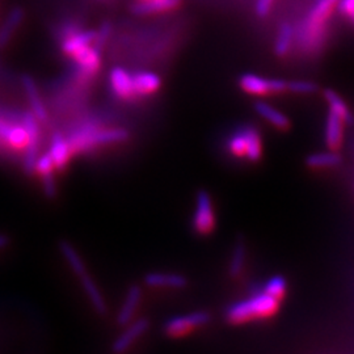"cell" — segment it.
<instances>
[{
    "mask_svg": "<svg viewBox=\"0 0 354 354\" xmlns=\"http://www.w3.org/2000/svg\"><path fill=\"white\" fill-rule=\"evenodd\" d=\"M274 0H256L254 11L259 17H266L270 12Z\"/></svg>",
    "mask_w": 354,
    "mask_h": 354,
    "instance_id": "d6a6232c",
    "label": "cell"
},
{
    "mask_svg": "<svg viewBox=\"0 0 354 354\" xmlns=\"http://www.w3.org/2000/svg\"><path fill=\"white\" fill-rule=\"evenodd\" d=\"M24 16V10L20 7H15L7 13L4 21L0 26V49L6 48L10 44L15 32L23 24Z\"/></svg>",
    "mask_w": 354,
    "mask_h": 354,
    "instance_id": "e0dca14e",
    "label": "cell"
},
{
    "mask_svg": "<svg viewBox=\"0 0 354 354\" xmlns=\"http://www.w3.org/2000/svg\"><path fill=\"white\" fill-rule=\"evenodd\" d=\"M239 87L248 95L264 96L286 91L288 82L282 79H268L256 74H243L239 77Z\"/></svg>",
    "mask_w": 354,
    "mask_h": 354,
    "instance_id": "5b68a950",
    "label": "cell"
},
{
    "mask_svg": "<svg viewBox=\"0 0 354 354\" xmlns=\"http://www.w3.org/2000/svg\"><path fill=\"white\" fill-rule=\"evenodd\" d=\"M96 32L95 30H79V29H67L64 30V37L61 41V49L64 55L73 58L79 51L86 49L87 46L95 45Z\"/></svg>",
    "mask_w": 354,
    "mask_h": 354,
    "instance_id": "ba28073f",
    "label": "cell"
},
{
    "mask_svg": "<svg viewBox=\"0 0 354 354\" xmlns=\"http://www.w3.org/2000/svg\"><path fill=\"white\" fill-rule=\"evenodd\" d=\"M149 327H150V322L146 317H140L133 323L130 322V324H127L125 330L114 340L112 344V351L117 354L127 352L134 342L147 332Z\"/></svg>",
    "mask_w": 354,
    "mask_h": 354,
    "instance_id": "9c48e42d",
    "label": "cell"
},
{
    "mask_svg": "<svg viewBox=\"0 0 354 354\" xmlns=\"http://www.w3.org/2000/svg\"><path fill=\"white\" fill-rule=\"evenodd\" d=\"M129 138V133L125 129H99L93 124L83 125L75 130L67 140L71 152H83L93 147L125 142Z\"/></svg>",
    "mask_w": 354,
    "mask_h": 354,
    "instance_id": "3957f363",
    "label": "cell"
},
{
    "mask_svg": "<svg viewBox=\"0 0 354 354\" xmlns=\"http://www.w3.org/2000/svg\"><path fill=\"white\" fill-rule=\"evenodd\" d=\"M279 304L277 298L266 291H257L248 299L231 304L226 311V319L231 324H241L252 319L272 317L277 313Z\"/></svg>",
    "mask_w": 354,
    "mask_h": 354,
    "instance_id": "7a4b0ae2",
    "label": "cell"
},
{
    "mask_svg": "<svg viewBox=\"0 0 354 354\" xmlns=\"http://www.w3.org/2000/svg\"><path fill=\"white\" fill-rule=\"evenodd\" d=\"M294 36H295V30L290 24L285 23V24L281 26L279 35L276 37V42H274L276 55L285 57L290 51L292 42H294Z\"/></svg>",
    "mask_w": 354,
    "mask_h": 354,
    "instance_id": "d4e9b609",
    "label": "cell"
},
{
    "mask_svg": "<svg viewBox=\"0 0 354 354\" xmlns=\"http://www.w3.org/2000/svg\"><path fill=\"white\" fill-rule=\"evenodd\" d=\"M8 244H10V238L7 235H4V234H0V250L7 247Z\"/></svg>",
    "mask_w": 354,
    "mask_h": 354,
    "instance_id": "836d02e7",
    "label": "cell"
},
{
    "mask_svg": "<svg viewBox=\"0 0 354 354\" xmlns=\"http://www.w3.org/2000/svg\"><path fill=\"white\" fill-rule=\"evenodd\" d=\"M140 298H142V290H140V285L134 283V285L129 286L124 304L121 306V308L117 314V319H115L120 326H127L133 320L134 314L140 306Z\"/></svg>",
    "mask_w": 354,
    "mask_h": 354,
    "instance_id": "9a60e30c",
    "label": "cell"
},
{
    "mask_svg": "<svg viewBox=\"0 0 354 354\" xmlns=\"http://www.w3.org/2000/svg\"><path fill=\"white\" fill-rule=\"evenodd\" d=\"M228 150L238 156V158H244L245 156V149H247V140H245V134H244V130L241 129V131L235 133L230 140H228L227 145Z\"/></svg>",
    "mask_w": 354,
    "mask_h": 354,
    "instance_id": "f546056e",
    "label": "cell"
},
{
    "mask_svg": "<svg viewBox=\"0 0 354 354\" xmlns=\"http://www.w3.org/2000/svg\"><path fill=\"white\" fill-rule=\"evenodd\" d=\"M340 0H317L301 26L299 39L304 49L308 53L319 50L327 37L328 23L337 10Z\"/></svg>",
    "mask_w": 354,
    "mask_h": 354,
    "instance_id": "6da1fadb",
    "label": "cell"
},
{
    "mask_svg": "<svg viewBox=\"0 0 354 354\" xmlns=\"http://www.w3.org/2000/svg\"><path fill=\"white\" fill-rule=\"evenodd\" d=\"M324 97L328 102L329 112L339 115L344 122H351L352 121V114L349 108L346 106L345 102L342 100V97L332 89H327L324 92Z\"/></svg>",
    "mask_w": 354,
    "mask_h": 354,
    "instance_id": "4316f807",
    "label": "cell"
},
{
    "mask_svg": "<svg viewBox=\"0 0 354 354\" xmlns=\"http://www.w3.org/2000/svg\"><path fill=\"white\" fill-rule=\"evenodd\" d=\"M245 254H247L245 243L239 239L234 245V250H232L231 257H230V263H228V273L232 279L241 276L244 264H245Z\"/></svg>",
    "mask_w": 354,
    "mask_h": 354,
    "instance_id": "484cf974",
    "label": "cell"
},
{
    "mask_svg": "<svg viewBox=\"0 0 354 354\" xmlns=\"http://www.w3.org/2000/svg\"><path fill=\"white\" fill-rule=\"evenodd\" d=\"M100 51L95 45H91L71 58L77 66V71L82 77L88 79L99 71L102 64Z\"/></svg>",
    "mask_w": 354,
    "mask_h": 354,
    "instance_id": "30bf717a",
    "label": "cell"
},
{
    "mask_svg": "<svg viewBox=\"0 0 354 354\" xmlns=\"http://www.w3.org/2000/svg\"><path fill=\"white\" fill-rule=\"evenodd\" d=\"M59 252L64 256L66 263L70 266V269L74 272V274L77 276L79 279L84 274L88 273L87 268L84 266V261L82 259V256L76 251L75 247L70 243V241H62L58 244Z\"/></svg>",
    "mask_w": 354,
    "mask_h": 354,
    "instance_id": "7402d4cb",
    "label": "cell"
},
{
    "mask_svg": "<svg viewBox=\"0 0 354 354\" xmlns=\"http://www.w3.org/2000/svg\"><path fill=\"white\" fill-rule=\"evenodd\" d=\"M244 134H245V140H247V149H245V156L250 162H257L260 160L263 155V142L260 133L257 129L252 127H243Z\"/></svg>",
    "mask_w": 354,
    "mask_h": 354,
    "instance_id": "cb8c5ba5",
    "label": "cell"
},
{
    "mask_svg": "<svg viewBox=\"0 0 354 354\" xmlns=\"http://www.w3.org/2000/svg\"><path fill=\"white\" fill-rule=\"evenodd\" d=\"M342 121L339 115L329 112L326 122V143L330 150L340 147L342 140Z\"/></svg>",
    "mask_w": 354,
    "mask_h": 354,
    "instance_id": "603a6c76",
    "label": "cell"
},
{
    "mask_svg": "<svg viewBox=\"0 0 354 354\" xmlns=\"http://www.w3.org/2000/svg\"><path fill=\"white\" fill-rule=\"evenodd\" d=\"M109 84L114 95L120 99H133L136 96L133 87V75L122 67H114L109 74Z\"/></svg>",
    "mask_w": 354,
    "mask_h": 354,
    "instance_id": "8fae6325",
    "label": "cell"
},
{
    "mask_svg": "<svg viewBox=\"0 0 354 354\" xmlns=\"http://www.w3.org/2000/svg\"><path fill=\"white\" fill-rule=\"evenodd\" d=\"M193 227L200 235H209L215 228V213L212 196L206 190H200L196 198V213Z\"/></svg>",
    "mask_w": 354,
    "mask_h": 354,
    "instance_id": "52a82bcc",
    "label": "cell"
},
{
    "mask_svg": "<svg viewBox=\"0 0 354 354\" xmlns=\"http://www.w3.org/2000/svg\"><path fill=\"white\" fill-rule=\"evenodd\" d=\"M21 84L26 91V99L30 105V112L35 114L38 122H46L48 121V111L45 108V104L42 102V97L39 95L37 86L35 80L29 75L21 77Z\"/></svg>",
    "mask_w": 354,
    "mask_h": 354,
    "instance_id": "4fadbf2b",
    "label": "cell"
},
{
    "mask_svg": "<svg viewBox=\"0 0 354 354\" xmlns=\"http://www.w3.org/2000/svg\"><path fill=\"white\" fill-rule=\"evenodd\" d=\"M79 279H80V285H82L83 290L88 297L89 302L92 304L93 310L99 315H105L106 310H108V306H106V302L104 299V295H102L100 289L97 288L96 282L89 276V273L82 276Z\"/></svg>",
    "mask_w": 354,
    "mask_h": 354,
    "instance_id": "d6986e66",
    "label": "cell"
},
{
    "mask_svg": "<svg viewBox=\"0 0 354 354\" xmlns=\"http://www.w3.org/2000/svg\"><path fill=\"white\" fill-rule=\"evenodd\" d=\"M23 127H26L28 134V143L23 159V168L26 175H33L36 172V163L38 159V149H39V127L38 120L32 112L23 114Z\"/></svg>",
    "mask_w": 354,
    "mask_h": 354,
    "instance_id": "277c9868",
    "label": "cell"
},
{
    "mask_svg": "<svg viewBox=\"0 0 354 354\" xmlns=\"http://www.w3.org/2000/svg\"><path fill=\"white\" fill-rule=\"evenodd\" d=\"M286 288H288L286 279H283L282 276H274V277L268 279L263 291H266V294H269L277 299H281L285 295Z\"/></svg>",
    "mask_w": 354,
    "mask_h": 354,
    "instance_id": "f1b7e54d",
    "label": "cell"
},
{
    "mask_svg": "<svg viewBox=\"0 0 354 354\" xmlns=\"http://www.w3.org/2000/svg\"><path fill=\"white\" fill-rule=\"evenodd\" d=\"M340 162H342L340 155L333 151L311 153L306 160V163L310 168H328V167L339 165Z\"/></svg>",
    "mask_w": 354,
    "mask_h": 354,
    "instance_id": "83f0119b",
    "label": "cell"
},
{
    "mask_svg": "<svg viewBox=\"0 0 354 354\" xmlns=\"http://www.w3.org/2000/svg\"><path fill=\"white\" fill-rule=\"evenodd\" d=\"M71 153L73 152H71L67 138L64 137L62 133H58V131L54 133L53 137H51L49 155H50L55 169L64 171V168L68 165Z\"/></svg>",
    "mask_w": 354,
    "mask_h": 354,
    "instance_id": "5bb4252c",
    "label": "cell"
},
{
    "mask_svg": "<svg viewBox=\"0 0 354 354\" xmlns=\"http://www.w3.org/2000/svg\"><path fill=\"white\" fill-rule=\"evenodd\" d=\"M317 84L308 80H291L288 82V91L298 95H310L317 91Z\"/></svg>",
    "mask_w": 354,
    "mask_h": 354,
    "instance_id": "4dcf8cb0",
    "label": "cell"
},
{
    "mask_svg": "<svg viewBox=\"0 0 354 354\" xmlns=\"http://www.w3.org/2000/svg\"><path fill=\"white\" fill-rule=\"evenodd\" d=\"M181 0H143L133 6L137 15H158L176 10Z\"/></svg>",
    "mask_w": 354,
    "mask_h": 354,
    "instance_id": "ffe728a7",
    "label": "cell"
},
{
    "mask_svg": "<svg viewBox=\"0 0 354 354\" xmlns=\"http://www.w3.org/2000/svg\"><path fill=\"white\" fill-rule=\"evenodd\" d=\"M145 283L151 288H171L183 289L188 285V279L176 273H159L152 272L145 276Z\"/></svg>",
    "mask_w": 354,
    "mask_h": 354,
    "instance_id": "ac0fdd59",
    "label": "cell"
},
{
    "mask_svg": "<svg viewBox=\"0 0 354 354\" xmlns=\"http://www.w3.org/2000/svg\"><path fill=\"white\" fill-rule=\"evenodd\" d=\"M138 1H143V0H138Z\"/></svg>",
    "mask_w": 354,
    "mask_h": 354,
    "instance_id": "e575fe53",
    "label": "cell"
},
{
    "mask_svg": "<svg viewBox=\"0 0 354 354\" xmlns=\"http://www.w3.org/2000/svg\"><path fill=\"white\" fill-rule=\"evenodd\" d=\"M131 75L136 96H150L162 87L160 76L151 71H138Z\"/></svg>",
    "mask_w": 354,
    "mask_h": 354,
    "instance_id": "2e32d148",
    "label": "cell"
},
{
    "mask_svg": "<svg viewBox=\"0 0 354 354\" xmlns=\"http://www.w3.org/2000/svg\"><path fill=\"white\" fill-rule=\"evenodd\" d=\"M54 171H55V167L51 160L49 152L38 156L36 172L39 175V178L42 181L44 193L48 198H54L57 196V183H55Z\"/></svg>",
    "mask_w": 354,
    "mask_h": 354,
    "instance_id": "7c38bea8",
    "label": "cell"
},
{
    "mask_svg": "<svg viewBox=\"0 0 354 354\" xmlns=\"http://www.w3.org/2000/svg\"><path fill=\"white\" fill-rule=\"evenodd\" d=\"M210 320L212 315L207 311H194L188 315L171 317L165 322V335L169 337H180L194 328L209 324Z\"/></svg>",
    "mask_w": 354,
    "mask_h": 354,
    "instance_id": "8992f818",
    "label": "cell"
},
{
    "mask_svg": "<svg viewBox=\"0 0 354 354\" xmlns=\"http://www.w3.org/2000/svg\"><path fill=\"white\" fill-rule=\"evenodd\" d=\"M253 108H254L256 113L259 114L260 117H263L264 120H266L270 125L277 127L279 130H286V129H289V127H290L289 118L282 112H279V109H276L272 105H269L268 102H254Z\"/></svg>",
    "mask_w": 354,
    "mask_h": 354,
    "instance_id": "44dd1931",
    "label": "cell"
},
{
    "mask_svg": "<svg viewBox=\"0 0 354 354\" xmlns=\"http://www.w3.org/2000/svg\"><path fill=\"white\" fill-rule=\"evenodd\" d=\"M337 10L340 11L344 17L354 24V0H340Z\"/></svg>",
    "mask_w": 354,
    "mask_h": 354,
    "instance_id": "1f68e13d",
    "label": "cell"
}]
</instances>
